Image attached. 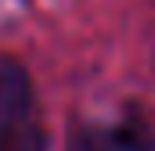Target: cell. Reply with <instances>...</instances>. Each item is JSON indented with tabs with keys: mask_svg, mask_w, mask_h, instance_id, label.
I'll list each match as a JSON object with an SVG mask.
<instances>
[{
	"mask_svg": "<svg viewBox=\"0 0 155 151\" xmlns=\"http://www.w3.org/2000/svg\"><path fill=\"white\" fill-rule=\"evenodd\" d=\"M29 126H36L29 76L15 61L0 58V148L7 140H15L18 133H25Z\"/></svg>",
	"mask_w": 155,
	"mask_h": 151,
	"instance_id": "cell-1",
	"label": "cell"
},
{
	"mask_svg": "<svg viewBox=\"0 0 155 151\" xmlns=\"http://www.w3.org/2000/svg\"><path fill=\"white\" fill-rule=\"evenodd\" d=\"M155 140L141 119L97 122L83 133V151H152Z\"/></svg>",
	"mask_w": 155,
	"mask_h": 151,
	"instance_id": "cell-2",
	"label": "cell"
}]
</instances>
